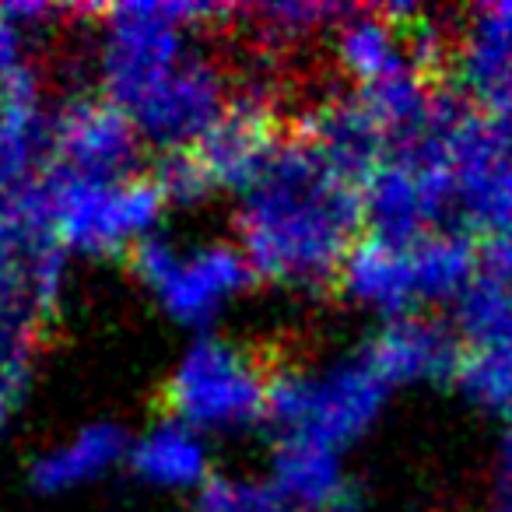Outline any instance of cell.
Here are the masks:
<instances>
[{
  "label": "cell",
  "instance_id": "83f0119b",
  "mask_svg": "<svg viewBox=\"0 0 512 512\" xmlns=\"http://www.w3.org/2000/svg\"><path fill=\"white\" fill-rule=\"evenodd\" d=\"M491 505L495 512H512V428L502 435L491 470Z\"/></svg>",
  "mask_w": 512,
  "mask_h": 512
},
{
  "label": "cell",
  "instance_id": "9a60e30c",
  "mask_svg": "<svg viewBox=\"0 0 512 512\" xmlns=\"http://www.w3.org/2000/svg\"><path fill=\"white\" fill-rule=\"evenodd\" d=\"M453 81L477 113L512 123V25L477 11L453 50Z\"/></svg>",
  "mask_w": 512,
  "mask_h": 512
},
{
  "label": "cell",
  "instance_id": "4316f807",
  "mask_svg": "<svg viewBox=\"0 0 512 512\" xmlns=\"http://www.w3.org/2000/svg\"><path fill=\"white\" fill-rule=\"evenodd\" d=\"M477 253H481V260H477V271L488 274V278H495V281L512 285V232L488 235Z\"/></svg>",
  "mask_w": 512,
  "mask_h": 512
},
{
  "label": "cell",
  "instance_id": "cb8c5ba5",
  "mask_svg": "<svg viewBox=\"0 0 512 512\" xmlns=\"http://www.w3.org/2000/svg\"><path fill=\"white\" fill-rule=\"evenodd\" d=\"M197 512H292L274 484L242 481V477H211L200 488Z\"/></svg>",
  "mask_w": 512,
  "mask_h": 512
},
{
  "label": "cell",
  "instance_id": "d6986e66",
  "mask_svg": "<svg viewBox=\"0 0 512 512\" xmlns=\"http://www.w3.org/2000/svg\"><path fill=\"white\" fill-rule=\"evenodd\" d=\"M127 467L137 474V481L151 488L183 491L204 488L211 481V456H207L204 435L176 418L158 421L141 439L130 442Z\"/></svg>",
  "mask_w": 512,
  "mask_h": 512
},
{
  "label": "cell",
  "instance_id": "ffe728a7",
  "mask_svg": "<svg viewBox=\"0 0 512 512\" xmlns=\"http://www.w3.org/2000/svg\"><path fill=\"white\" fill-rule=\"evenodd\" d=\"M334 32L337 64L355 81L358 92L397 78L404 71H414L404 32L383 11H351L344 22L334 25Z\"/></svg>",
  "mask_w": 512,
  "mask_h": 512
},
{
  "label": "cell",
  "instance_id": "6da1fadb",
  "mask_svg": "<svg viewBox=\"0 0 512 512\" xmlns=\"http://www.w3.org/2000/svg\"><path fill=\"white\" fill-rule=\"evenodd\" d=\"M362 186L337 176L302 134L285 137L239 200V249L256 278L320 288L358 242Z\"/></svg>",
  "mask_w": 512,
  "mask_h": 512
},
{
  "label": "cell",
  "instance_id": "484cf974",
  "mask_svg": "<svg viewBox=\"0 0 512 512\" xmlns=\"http://www.w3.org/2000/svg\"><path fill=\"white\" fill-rule=\"evenodd\" d=\"M351 11L348 8H337V4H264V8H256L253 18L264 22V29L278 39H306L313 32L327 29L330 22H344Z\"/></svg>",
  "mask_w": 512,
  "mask_h": 512
},
{
  "label": "cell",
  "instance_id": "3957f363",
  "mask_svg": "<svg viewBox=\"0 0 512 512\" xmlns=\"http://www.w3.org/2000/svg\"><path fill=\"white\" fill-rule=\"evenodd\" d=\"M218 4H120L102 11L99 29V85L123 113L158 88L193 53L190 32L197 25L228 18Z\"/></svg>",
  "mask_w": 512,
  "mask_h": 512
},
{
  "label": "cell",
  "instance_id": "2e32d148",
  "mask_svg": "<svg viewBox=\"0 0 512 512\" xmlns=\"http://www.w3.org/2000/svg\"><path fill=\"white\" fill-rule=\"evenodd\" d=\"M271 484L292 512H358V491L344 477L337 449L309 439H281Z\"/></svg>",
  "mask_w": 512,
  "mask_h": 512
},
{
  "label": "cell",
  "instance_id": "f546056e",
  "mask_svg": "<svg viewBox=\"0 0 512 512\" xmlns=\"http://www.w3.org/2000/svg\"><path fill=\"white\" fill-rule=\"evenodd\" d=\"M488 11L498 18V22L512 25V0H498V4H488Z\"/></svg>",
  "mask_w": 512,
  "mask_h": 512
},
{
  "label": "cell",
  "instance_id": "30bf717a",
  "mask_svg": "<svg viewBox=\"0 0 512 512\" xmlns=\"http://www.w3.org/2000/svg\"><path fill=\"white\" fill-rule=\"evenodd\" d=\"M141 158L134 120L106 95H78L53 113V165L88 179H130Z\"/></svg>",
  "mask_w": 512,
  "mask_h": 512
},
{
  "label": "cell",
  "instance_id": "7402d4cb",
  "mask_svg": "<svg viewBox=\"0 0 512 512\" xmlns=\"http://www.w3.org/2000/svg\"><path fill=\"white\" fill-rule=\"evenodd\" d=\"M456 386L484 414L512 421V334L467 344L456 369Z\"/></svg>",
  "mask_w": 512,
  "mask_h": 512
},
{
  "label": "cell",
  "instance_id": "ba28073f",
  "mask_svg": "<svg viewBox=\"0 0 512 512\" xmlns=\"http://www.w3.org/2000/svg\"><path fill=\"white\" fill-rule=\"evenodd\" d=\"M130 267L137 281L155 292L165 313L186 327L211 323L221 306L253 281V267L239 246L211 242L183 256L158 232L130 249Z\"/></svg>",
  "mask_w": 512,
  "mask_h": 512
},
{
  "label": "cell",
  "instance_id": "d4e9b609",
  "mask_svg": "<svg viewBox=\"0 0 512 512\" xmlns=\"http://www.w3.org/2000/svg\"><path fill=\"white\" fill-rule=\"evenodd\" d=\"M155 186L162 190L165 204H197L207 193H214L211 176H207L204 162H200L197 151H169V155H158L155 165Z\"/></svg>",
  "mask_w": 512,
  "mask_h": 512
},
{
  "label": "cell",
  "instance_id": "52a82bcc",
  "mask_svg": "<svg viewBox=\"0 0 512 512\" xmlns=\"http://www.w3.org/2000/svg\"><path fill=\"white\" fill-rule=\"evenodd\" d=\"M362 214L369 235L393 246H414L453 218V172L432 137L400 148L362 186Z\"/></svg>",
  "mask_w": 512,
  "mask_h": 512
},
{
  "label": "cell",
  "instance_id": "9c48e42d",
  "mask_svg": "<svg viewBox=\"0 0 512 512\" xmlns=\"http://www.w3.org/2000/svg\"><path fill=\"white\" fill-rule=\"evenodd\" d=\"M228 106H232V95H228L221 67L200 53H190L127 116L134 120L141 141L155 144L162 155H169V151L197 148L218 127Z\"/></svg>",
  "mask_w": 512,
  "mask_h": 512
},
{
  "label": "cell",
  "instance_id": "44dd1931",
  "mask_svg": "<svg viewBox=\"0 0 512 512\" xmlns=\"http://www.w3.org/2000/svg\"><path fill=\"white\" fill-rule=\"evenodd\" d=\"M411 249L414 285L421 302H456L463 288L477 278V242L463 228H439L418 239Z\"/></svg>",
  "mask_w": 512,
  "mask_h": 512
},
{
  "label": "cell",
  "instance_id": "f1b7e54d",
  "mask_svg": "<svg viewBox=\"0 0 512 512\" xmlns=\"http://www.w3.org/2000/svg\"><path fill=\"white\" fill-rule=\"evenodd\" d=\"M25 386H29V379L22 376H0V428L11 425V418H15L18 404L25 397Z\"/></svg>",
  "mask_w": 512,
  "mask_h": 512
},
{
  "label": "cell",
  "instance_id": "7a4b0ae2",
  "mask_svg": "<svg viewBox=\"0 0 512 512\" xmlns=\"http://www.w3.org/2000/svg\"><path fill=\"white\" fill-rule=\"evenodd\" d=\"M453 172V218L463 232H512V123L484 116L460 92L439 88L428 130Z\"/></svg>",
  "mask_w": 512,
  "mask_h": 512
},
{
  "label": "cell",
  "instance_id": "8fae6325",
  "mask_svg": "<svg viewBox=\"0 0 512 512\" xmlns=\"http://www.w3.org/2000/svg\"><path fill=\"white\" fill-rule=\"evenodd\" d=\"M281 141L285 137H281L278 116L271 113L267 99L260 92H246L239 99H232V106L218 120V127L193 151L204 162L214 190L246 193L260 179V172L271 165Z\"/></svg>",
  "mask_w": 512,
  "mask_h": 512
},
{
  "label": "cell",
  "instance_id": "277c9868",
  "mask_svg": "<svg viewBox=\"0 0 512 512\" xmlns=\"http://www.w3.org/2000/svg\"><path fill=\"white\" fill-rule=\"evenodd\" d=\"M53 242L67 256H109L158 232L165 197L155 179H88L50 165L43 172Z\"/></svg>",
  "mask_w": 512,
  "mask_h": 512
},
{
  "label": "cell",
  "instance_id": "ac0fdd59",
  "mask_svg": "<svg viewBox=\"0 0 512 512\" xmlns=\"http://www.w3.org/2000/svg\"><path fill=\"white\" fill-rule=\"evenodd\" d=\"M130 439L120 425L113 421H95L71 435V439L57 442L46 453H39L29 467V481L43 495H64V491L85 488V484L99 481L113 467L127 463Z\"/></svg>",
  "mask_w": 512,
  "mask_h": 512
},
{
  "label": "cell",
  "instance_id": "8992f818",
  "mask_svg": "<svg viewBox=\"0 0 512 512\" xmlns=\"http://www.w3.org/2000/svg\"><path fill=\"white\" fill-rule=\"evenodd\" d=\"M267 376L249 351L200 337L186 348L165 386L169 418L183 421L193 432H235L264 418Z\"/></svg>",
  "mask_w": 512,
  "mask_h": 512
},
{
  "label": "cell",
  "instance_id": "4fadbf2b",
  "mask_svg": "<svg viewBox=\"0 0 512 512\" xmlns=\"http://www.w3.org/2000/svg\"><path fill=\"white\" fill-rule=\"evenodd\" d=\"M316 155L348 183L365 186L376 169L393 155V141L379 120L362 106L358 95L351 99H330L306 116L299 130Z\"/></svg>",
  "mask_w": 512,
  "mask_h": 512
},
{
  "label": "cell",
  "instance_id": "e0dca14e",
  "mask_svg": "<svg viewBox=\"0 0 512 512\" xmlns=\"http://www.w3.org/2000/svg\"><path fill=\"white\" fill-rule=\"evenodd\" d=\"M337 285L344 288L351 302L376 313L390 316V320H404L414 316V306H421L418 285H414V267H411V249L383 242L376 235H365L351 246L344 256Z\"/></svg>",
  "mask_w": 512,
  "mask_h": 512
},
{
  "label": "cell",
  "instance_id": "603a6c76",
  "mask_svg": "<svg viewBox=\"0 0 512 512\" xmlns=\"http://www.w3.org/2000/svg\"><path fill=\"white\" fill-rule=\"evenodd\" d=\"M456 334L467 344L512 334V285L477 271V278L456 299Z\"/></svg>",
  "mask_w": 512,
  "mask_h": 512
},
{
  "label": "cell",
  "instance_id": "7c38bea8",
  "mask_svg": "<svg viewBox=\"0 0 512 512\" xmlns=\"http://www.w3.org/2000/svg\"><path fill=\"white\" fill-rule=\"evenodd\" d=\"M53 113L43 109L32 67L0 85V193H15L50 169Z\"/></svg>",
  "mask_w": 512,
  "mask_h": 512
},
{
  "label": "cell",
  "instance_id": "5b68a950",
  "mask_svg": "<svg viewBox=\"0 0 512 512\" xmlns=\"http://www.w3.org/2000/svg\"><path fill=\"white\" fill-rule=\"evenodd\" d=\"M386 379L369 358H348L320 376L281 369L267 383L264 421L281 439H309L341 449L372 428L386 404Z\"/></svg>",
  "mask_w": 512,
  "mask_h": 512
},
{
  "label": "cell",
  "instance_id": "5bb4252c",
  "mask_svg": "<svg viewBox=\"0 0 512 512\" xmlns=\"http://www.w3.org/2000/svg\"><path fill=\"white\" fill-rule=\"evenodd\" d=\"M369 365L393 383H456V369H460V334L449 330L439 320H425V316H404V320H390L379 337L365 351Z\"/></svg>",
  "mask_w": 512,
  "mask_h": 512
}]
</instances>
